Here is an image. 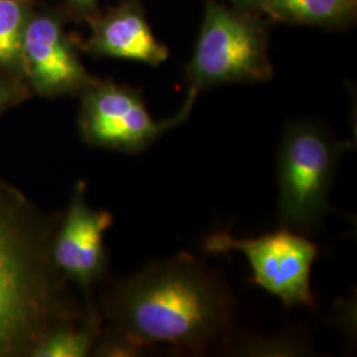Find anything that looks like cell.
Returning a JSON list of instances; mask_svg holds the SVG:
<instances>
[{
	"instance_id": "obj_14",
	"label": "cell",
	"mask_w": 357,
	"mask_h": 357,
	"mask_svg": "<svg viewBox=\"0 0 357 357\" xmlns=\"http://www.w3.org/2000/svg\"><path fill=\"white\" fill-rule=\"evenodd\" d=\"M73 1L77 3V4H79V6H90V4H93L97 0H73Z\"/></svg>"
},
{
	"instance_id": "obj_6",
	"label": "cell",
	"mask_w": 357,
	"mask_h": 357,
	"mask_svg": "<svg viewBox=\"0 0 357 357\" xmlns=\"http://www.w3.org/2000/svg\"><path fill=\"white\" fill-rule=\"evenodd\" d=\"M22 53L31 76L45 91L75 90L88 82L76 53L51 17L40 16L26 24Z\"/></svg>"
},
{
	"instance_id": "obj_5",
	"label": "cell",
	"mask_w": 357,
	"mask_h": 357,
	"mask_svg": "<svg viewBox=\"0 0 357 357\" xmlns=\"http://www.w3.org/2000/svg\"><path fill=\"white\" fill-rule=\"evenodd\" d=\"M195 100L196 96L188 93V98L178 114L156 121L137 91L105 85L86 97L82 128L88 141L96 144L139 153L168 130L183 123L191 114Z\"/></svg>"
},
{
	"instance_id": "obj_10",
	"label": "cell",
	"mask_w": 357,
	"mask_h": 357,
	"mask_svg": "<svg viewBox=\"0 0 357 357\" xmlns=\"http://www.w3.org/2000/svg\"><path fill=\"white\" fill-rule=\"evenodd\" d=\"M356 0H262L261 7L287 23L340 26L355 13Z\"/></svg>"
},
{
	"instance_id": "obj_12",
	"label": "cell",
	"mask_w": 357,
	"mask_h": 357,
	"mask_svg": "<svg viewBox=\"0 0 357 357\" xmlns=\"http://www.w3.org/2000/svg\"><path fill=\"white\" fill-rule=\"evenodd\" d=\"M91 345L89 331H60L54 333L38 347L35 356L82 357L86 356Z\"/></svg>"
},
{
	"instance_id": "obj_13",
	"label": "cell",
	"mask_w": 357,
	"mask_h": 357,
	"mask_svg": "<svg viewBox=\"0 0 357 357\" xmlns=\"http://www.w3.org/2000/svg\"><path fill=\"white\" fill-rule=\"evenodd\" d=\"M243 7H261L262 0H231Z\"/></svg>"
},
{
	"instance_id": "obj_2",
	"label": "cell",
	"mask_w": 357,
	"mask_h": 357,
	"mask_svg": "<svg viewBox=\"0 0 357 357\" xmlns=\"http://www.w3.org/2000/svg\"><path fill=\"white\" fill-rule=\"evenodd\" d=\"M354 147L312 122L289 125L278 151V221L281 228L310 236L332 206V183L342 156Z\"/></svg>"
},
{
	"instance_id": "obj_9",
	"label": "cell",
	"mask_w": 357,
	"mask_h": 357,
	"mask_svg": "<svg viewBox=\"0 0 357 357\" xmlns=\"http://www.w3.org/2000/svg\"><path fill=\"white\" fill-rule=\"evenodd\" d=\"M26 306V278L11 237L0 227V345L17 330Z\"/></svg>"
},
{
	"instance_id": "obj_8",
	"label": "cell",
	"mask_w": 357,
	"mask_h": 357,
	"mask_svg": "<svg viewBox=\"0 0 357 357\" xmlns=\"http://www.w3.org/2000/svg\"><path fill=\"white\" fill-rule=\"evenodd\" d=\"M91 48L103 56L158 66L168 59L166 45L153 36L141 10L126 6L97 23Z\"/></svg>"
},
{
	"instance_id": "obj_7",
	"label": "cell",
	"mask_w": 357,
	"mask_h": 357,
	"mask_svg": "<svg viewBox=\"0 0 357 357\" xmlns=\"http://www.w3.org/2000/svg\"><path fill=\"white\" fill-rule=\"evenodd\" d=\"M112 222L110 213L91 211L76 196L54 248L57 265L82 283L94 280L105 261L103 231Z\"/></svg>"
},
{
	"instance_id": "obj_4",
	"label": "cell",
	"mask_w": 357,
	"mask_h": 357,
	"mask_svg": "<svg viewBox=\"0 0 357 357\" xmlns=\"http://www.w3.org/2000/svg\"><path fill=\"white\" fill-rule=\"evenodd\" d=\"M204 249L212 255L243 253L253 271L255 284L280 298L289 308H315L311 268L319 246L305 234L281 228L255 238H234L228 231H217L205 240Z\"/></svg>"
},
{
	"instance_id": "obj_11",
	"label": "cell",
	"mask_w": 357,
	"mask_h": 357,
	"mask_svg": "<svg viewBox=\"0 0 357 357\" xmlns=\"http://www.w3.org/2000/svg\"><path fill=\"white\" fill-rule=\"evenodd\" d=\"M23 10L16 0H0V63L10 64L22 52L24 36Z\"/></svg>"
},
{
	"instance_id": "obj_3",
	"label": "cell",
	"mask_w": 357,
	"mask_h": 357,
	"mask_svg": "<svg viewBox=\"0 0 357 357\" xmlns=\"http://www.w3.org/2000/svg\"><path fill=\"white\" fill-rule=\"evenodd\" d=\"M273 77L268 41L250 17L211 3L191 61L187 66L190 93L231 82H264Z\"/></svg>"
},
{
	"instance_id": "obj_1",
	"label": "cell",
	"mask_w": 357,
	"mask_h": 357,
	"mask_svg": "<svg viewBox=\"0 0 357 357\" xmlns=\"http://www.w3.org/2000/svg\"><path fill=\"white\" fill-rule=\"evenodd\" d=\"M113 311L125 335L144 349L205 352L233 333L236 298L220 271L180 253L123 282Z\"/></svg>"
}]
</instances>
